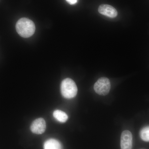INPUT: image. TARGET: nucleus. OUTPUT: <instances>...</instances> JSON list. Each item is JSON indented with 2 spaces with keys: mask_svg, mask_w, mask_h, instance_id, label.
Instances as JSON below:
<instances>
[{
  "mask_svg": "<svg viewBox=\"0 0 149 149\" xmlns=\"http://www.w3.org/2000/svg\"><path fill=\"white\" fill-rule=\"evenodd\" d=\"M66 1L71 5L74 4L77 2V0H66Z\"/></svg>",
  "mask_w": 149,
  "mask_h": 149,
  "instance_id": "obj_10",
  "label": "nucleus"
},
{
  "mask_svg": "<svg viewBox=\"0 0 149 149\" xmlns=\"http://www.w3.org/2000/svg\"><path fill=\"white\" fill-rule=\"evenodd\" d=\"M140 135L142 140L146 142H149V126L142 128L140 131Z\"/></svg>",
  "mask_w": 149,
  "mask_h": 149,
  "instance_id": "obj_9",
  "label": "nucleus"
},
{
  "mask_svg": "<svg viewBox=\"0 0 149 149\" xmlns=\"http://www.w3.org/2000/svg\"><path fill=\"white\" fill-rule=\"evenodd\" d=\"M17 32L23 38H29L35 33V26L34 22L27 18L19 19L16 24Z\"/></svg>",
  "mask_w": 149,
  "mask_h": 149,
  "instance_id": "obj_1",
  "label": "nucleus"
},
{
  "mask_svg": "<svg viewBox=\"0 0 149 149\" xmlns=\"http://www.w3.org/2000/svg\"><path fill=\"white\" fill-rule=\"evenodd\" d=\"M98 11L100 13L111 17L114 18L117 16L118 12L113 7L107 4H102L99 6Z\"/></svg>",
  "mask_w": 149,
  "mask_h": 149,
  "instance_id": "obj_6",
  "label": "nucleus"
},
{
  "mask_svg": "<svg viewBox=\"0 0 149 149\" xmlns=\"http://www.w3.org/2000/svg\"><path fill=\"white\" fill-rule=\"evenodd\" d=\"M61 91L62 96L66 99H71L77 95V88L74 81L70 78L64 79L61 85Z\"/></svg>",
  "mask_w": 149,
  "mask_h": 149,
  "instance_id": "obj_2",
  "label": "nucleus"
},
{
  "mask_svg": "<svg viewBox=\"0 0 149 149\" xmlns=\"http://www.w3.org/2000/svg\"><path fill=\"white\" fill-rule=\"evenodd\" d=\"M44 149H62L61 143L57 140L50 139L45 142Z\"/></svg>",
  "mask_w": 149,
  "mask_h": 149,
  "instance_id": "obj_7",
  "label": "nucleus"
},
{
  "mask_svg": "<svg viewBox=\"0 0 149 149\" xmlns=\"http://www.w3.org/2000/svg\"><path fill=\"white\" fill-rule=\"evenodd\" d=\"M133 145V136L132 133L128 130L122 132L120 138L121 149H132Z\"/></svg>",
  "mask_w": 149,
  "mask_h": 149,
  "instance_id": "obj_4",
  "label": "nucleus"
},
{
  "mask_svg": "<svg viewBox=\"0 0 149 149\" xmlns=\"http://www.w3.org/2000/svg\"><path fill=\"white\" fill-rule=\"evenodd\" d=\"M53 116L57 120L61 123L66 122L68 119L67 114L64 112L59 110H57L54 112Z\"/></svg>",
  "mask_w": 149,
  "mask_h": 149,
  "instance_id": "obj_8",
  "label": "nucleus"
},
{
  "mask_svg": "<svg viewBox=\"0 0 149 149\" xmlns=\"http://www.w3.org/2000/svg\"><path fill=\"white\" fill-rule=\"evenodd\" d=\"M46 123L45 120L43 118H38L35 119L32 123L30 126V130L32 133L36 134H42L45 131Z\"/></svg>",
  "mask_w": 149,
  "mask_h": 149,
  "instance_id": "obj_5",
  "label": "nucleus"
},
{
  "mask_svg": "<svg viewBox=\"0 0 149 149\" xmlns=\"http://www.w3.org/2000/svg\"><path fill=\"white\" fill-rule=\"evenodd\" d=\"M94 88L96 93L98 95H106L110 90L111 84L109 79L105 77L100 78L94 85Z\"/></svg>",
  "mask_w": 149,
  "mask_h": 149,
  "instance_id": "obj_3",
  "label": "nucleus"
}]
</instances>
